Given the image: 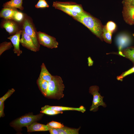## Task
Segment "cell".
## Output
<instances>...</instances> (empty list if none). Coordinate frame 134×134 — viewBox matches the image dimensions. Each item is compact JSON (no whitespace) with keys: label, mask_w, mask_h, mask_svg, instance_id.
<instances>
[{"label":"cell","mask_w":134,"mask_h":134,"mask_svg":"<svg viewBox=\"0 0 134 134\" xmlns=\"http://www.w3.org/2000/svg\"><path fill=\"white\" fill-rule=\"evenodd\" d=\"M73 18L87 27L101 41L103 40L102 34L103 26L98 19L85 11Z\"/></svg>","instance_id":"cell-1"},{"label":"cell","mask_w":134,"mask_h":134,"mask_svg":"<svg viewBox=\"0 0 134 134\" xmlns=\"http://www.w3.org/2000/svg\"><path fill=\"white\" fill-rule=\"evenodd\" d=\"M61 78L53 76L52 80L48 82V87L45 97L49 99L59 100L63 98L65 86Z\"/></svg>","instance_id":"cell-2"},{"label":"cell","mask_w":134,"mask_h":134,"mask_svg":"<svg viewBox=\"0 0 134 134\" xmlns=\"http://www.w3.org/2000/svg\"><path fill=\"white\" fill-rule=\"evenodd\" d=\"M52 6L61 10L73 18L75 17L85 11L81 4L72 1L53 2Z\"/></svg>","instance_id":"cell-3"},{"label":"cell","mask_w":134,"mask_h":134,"mask_svg":"<svg viewBox=\"0 0 134 134\" xmlns=\"http://www.w3.org/2000/svg\"><path fill=\"white\" fill-rule=\"evenodd\" d=\"M19 23L22 30H23L31 37L39 51L40 44L38 39L37 32L32 18L27 14L24 13V19Z\"/></svg>","instance_id":"cell-4"},{"label":"cell","mask_w":134,"mask_h":134,"mask_svg":"<svg viewBox=\"0 0 134 134\" xmlns=\"http://www.w3.org/2000/svg\"><path fill=\"white\" fill-rule=\"evenodd\" d=\"M43 114L42 113L36 115H25L12 121L10 123V125L17 130H21L22 127H27L33 123L40 120Z\"/></svg>","instance_id":"cell-5"},{"label":"cell","mask_w":134,"mask_h":134,"mask_svg":"<svg viewBox=\"0 0 134 134\" xmlns=\"http://www.w3.org/2000/svg\"><path fill=\"white\" fill-rule=\"evenodd\" d=\"M99 91V87L96 85L92 86L89 88V92L93 96L92 104L90 109L91 111H97L100 106H102L104 107L106 106V104L103 101L104 97L100 95L98 92Z\"/></svg>","instance_id":"cell-6"},{"label":"cell","mask_w":134,"mask_h":134,"mask_svg":"<svg viewBox=\"0 0 134 134\" xmlns=\"http://www.w3.org/2000/svg\"><path fill=\"white\" fill-rule=\"evenodd\" d=\"M37 37L40 45L50 49L56 48L58 47V43L53 36L45 33L39 31L37 32Z\"/></svg>","instance_id":"cell-7"},{"label":"cell","mask_w":134,"mask_h":134,"mask_svg":"<svg viewBox=\"0 0 134 134\" xmlns=\"http://www.w3.org/2000/svg\"><path fill=\"white\" fill-rule=\"evenodd\" d=\"M0 27L4 28L9 35H13L22 30L19 23L13 19H3L0 24Z\"/></svg>","instance_id":"cell-8"},{"label":"cell","mask_w":134,"mask_h":134,"mask_svg":"<svg viewBox=\"0 0 134 134\" xmlns=\"http://www.w3.org/2000/svg\"><path fill=\"white\" fill-rule=\"evenodd\" d=\"M122 12L125 22L130 25H134V6L130 4L123 5Z\"/></svg>","instance_id":"cell-9"},{"label":"cell","mask_w":134,"mask_h":134,"mask_svg":"<svg viewBox=\"0 0 134 134\" xmlns=\"http://www.w3.org/2000/svg\"><path fill=\"white\" fill-rule=\"evenodd\" d=\"M21 37L20 39V43L24 47L31 51L36 52L38 51L34 44L32 38L23 30L21 33Z\"/></svg>","instance_id":"cell-10"},{"label":"cell","mask_w":134,"mask_h":134,"mask_svg":"<svg viewBox=\"0 0 134 134\" xmlns=\"http://www.w3.org/2000/svg\"><path fill=\"white\" fill-rule=\"evenodd\" d=\"M22 31L21 30L15 34L11 35L7 38L8 39L10 40L13 45L14 53L16 54L18 56H20L22 53V51L20 50L19 47L20 38Z\"/></svg>","instance_id":"cell-11"},{"label":"cell","mask_w":134,"mask_h":134,"mask_svg":"<svg viewBox=\"0 0 134 134\" xmlns=\"http://www.w3.org/2000/svg\"><path fill=\"white\" fill-rule=\"evenodd\" d=\"M45 109H52L58 111H63L64 110H76L84 113L86 111V109L83 106H81L79 108L64 107L58 106H51L49 105H46L41 108V111Z\"/></svg>","instance_id":"cell-12"},{"label":"cell","mask_w":134,"mask_h":134,"mask_svg":"<svg viewBox=\"0 0 134 134\" xmlns=\"http://www.w3.org/2000/svg\"><path fill=\"white\" fill-rule=\"evenodd\" d=\"M27 131L32 132L36 131H48L49 127L47 125L42 124L35 122L27 127Z\"/></svg>","instance_id":"cell-13"},{"label":"cell","mask_w":134,"mask_h":134,"mask_svg":"<svg viewBox=\"0 0 134 134\" xmlns=\"http://www.w3.org/2000/svg\"><path fill=\"white\" fill-rule=\"evenodd\" d=\"M17 8L8 7H3L0 12V17L6 19H13Z\"/></svg>","instance_id":"cell-14"},{"label":"cell","mask_w":134,"mask_h":134,"mask_svg":"<svg viewBox=\"0 0 134 134\" xmlns=\"http://www.w3.org/2000/svg\"><path fill=\"white\" fill-rule=\"evenodd\" d=\"M119 54L130 60L134 64V46L121 49L119 52Z\"/></svg>","instance_id":"cell-15"},{"label":"cell","mask_w":134,"mask_h":134,"mask_svg":"<svg viewBox=\"0 0 134 134\" xmlns=\"http://www.w3.org/2000/svg\"><path fill=\"white\" fill-rule=\"evenodd\" d=\"M23 0H11L3 4V7L18 8L21 11L24 9L22 6Z\"/></svg>","instance_id":"cell-16"},{"label":"cell","mask_w":134,"mask_h":134,"mask_svg":"<svg viewBox=\"0 0 134 134\" xmlns=\"http://www.w3.org/2000/svg\"><path fill=\"white\" fill-rule=\"evenodd\" d=\"M53 76L48 71L44 63H42L39 77L42 80L49 82L52 79Z\"/></svg>","instance_id":"cell-17"},{"label":"cell","mask_w":134,"mask_h":134,"mask_svg":"<svg viewBox=\"0 0 134 134\" xmlns=\"http://www.w3.org/2000/svg\"><path fill=\"white\" fill-rule=\"evenodd\" d=\"M117 40L120 50L122 49L123 47L128 44L130 41L129 36L124 34L119 35L117 37Z\"/></svg>","instance_id":"cell-18"},{"label":"cell","mask_w":134,"mask_h":134,"mask_svg":"<svg viewBox=\"0 0 134 134\" xmlns=\"http://www.w3.org/2000/svg\"><path fill=\"white\" fill-rule=\"evenodd\" d=\"M38 88L43 95L46 97L48 87V82L42 80L38 77L36 81Z\"/></svg>","instance_id":"cell-19"},{"label":"cell","mask_w":134,"mask_h":134,"mask_svg":"<svg viewBox=\"0 0 134 134\" xmlns=\"http://www.w3.org/2000/svg\"><path fill=\"white\" fill-rule=\"evenodd\" d=\"M80 128H73L64 126L61 128L57 129V130L59 134H78Z\"/></svg>","instance_id":"cell-20"},{"label":"cell","mask_w":134,"mask_h":134,"mask_svg":"<svg viewBox=\"0 0 134 134\" xmlns=\"http://www.w3.org/2000/svg\"><path fill=\"white\" fill-rule=\"evenodd\" d=\"M112 34L106 29L105 26H103L102 35L103 40L105 41L109 44L111 43Z\"/></svg>","instance_id":"cell-21"},{"label":"cell","mask_w":134,"mask_h":134,"mask_svg":"<svg viewBox=\"0 0 134 134\" xmlns=\"http://www.w3.org/2000/svg\"><path fill=\"white\" fill-rule=\"evenodd\" d=\"M11 42L4 41L0 44V55L5 51L11 49L13 47Z\"/></svg>","instance_id":"cell-22"},{"label":"cell","mask_w":134,"mask_h":134,"mask_svg":"<svg viewBox=\"0 0 134 134\" xmlns=\"http://www.w3.org/2000/svg\"><path fill=\"white\" fill-rule=\"evenodd\" d=\"M24 13L19 11L18 10L15 12L13 20L17 22L20 23L23 20L24 17Z\"/></svg>","instance_id":"cell-23"},{"label":"cell","mask_w":134,"mask_h":134,"mask_svg":"<svg viewBox=\"0 0 134 134\" xmlns=\"http://www.w3.org/2000/svg\"><path fill=\"white\" fill-rule=\"evenodd\" d=\"M105 26L106 29L112 34L115 31L116 27L115 23L111 21L107 22Z\"/></svg>","instance_id":"cell-24"},{"label":"cell","mask_w":134,"mask_h":134,"mask_svg":"<svg viewBox=\"0 0 134 134\" xmlns=\"http://www.w3.org/2000/svg\"><path fill=\"white\" fill-rule=\"evenodd\" d=\"M40 112L49 115H53L59 114H62L63 113L62 111H58L50 109H45L41 111Z\"/></svg>","instance_id":"cell-25"},{"label":"cell","mask_w":134,"mask_h":134,"mask_svg":"<svg viewBox=\"0 0 134 134\" xmlns=\"http://www.w3.org/2000/svg\"><path fill=\"white\" fill-rule=\"evenodd\" d=\"M134 72V67H133L128 70L123 72L120 75L117 77V79L118 80L122 81L123 78L126 76Z\"/></svg>","instance_id":"cell-26"},{"label":"cell","mask_w":134,"mask_h":134,"mask_svg":"<svg viewBox=\"0 0 134 134\" xmlns=\"http://www.w3.org/2000/svg\"><path fill=\"white\" fill-rule=\"evenodd\" d=\"M47 125L49 127L56 129L60 128L64 126V125L63 124L53 121L48 123Z\"/></svg>","instance_id":"cell-27"},{"label":"cell","mask_w":134,"mask_h":134,"mask_svg":"<svg viewBox=\"0 0 134 134\" xmlns=\"http://www.w3.org/2000/svg\"><path fill=\"white\" fill-rule=\"evenodd\" d=\"M36 8L48 7L49 5L45 0H39L37 3L35 5Z\"/></svg>","instance_id":"cell-28"},{"label":"cell","mask_w":134,"mask_h":134,"mask_svg":"<svg viewBox=\"0 0 134 134\" xmlns=\"http://www.w3.org/2000/svg\"><path fill=\"white\" fill-rule=\"evenodd\" d=\"M15 90L13 88H12L9 90L2 97L0 98V100L4 101L15 92Z\"/></svg>","instance_id":"cell-29"},{"label":"cell","mask_w":134,"mask_h":134,"mask_svg":"<svg viewBox=\"0 0 134 134\" xmlns=\"http://www.w3.org/2000/svg\"><path fill=\"white\" fill-rule=\"evenodd\" d=\"M4 102L0 100V117L4 116Z\"/></svg>","instance_id":"cell-30"},{"label":"cell","mask_w":134,"mask_h":134,"mask_svg":"<svg viewBox=\"0 0 134 134\" xmlns=\"http://www.w3.org/2000/svg\"><path fill=\"white\" fill-rule=\"evenodd\" d=\"M49 127L48 131L51 134H59L57 129L52 127Z\"/></svg>","instance_id":"cell-31"},{"label":"cell","mask_w":134,"mask_h":134,"mask_svg":"<svg viewBox=\"0 0 134 134\" xmlns=\"http://www.w3.org/2000/svg\"><path fill=\"white\" fill-rule=\"evenodd\" d=\"M132 0H123L122 3L123 5L129 4Z\"/></svg>","instance_id":"cell-32"},{"label":"cell","mask_w":134,"mask_h":134,"mask_svg":"<svg viewBox=\"0 0 134 134\" xmlns=\"http://www.w3.org/2000/svg\"><path fill=\"white\" fill-rule=\"evenodd\" d=\"M88 63L89 66L92 65L93 64V61L92 60L91 58L90 57H88Z\"/></svg>","instance_id":"cell-33"},{"label":"cell","mask_w":134,"mask_h":134,"mask_svg":"<svg viewBox=\"0 0 134 134\" xmlns=\"http://www.w3.org/2000/svg\"><path fill=\"white\" fill-rule=\"evenodd\" d=\"M129 4L132 6H134V0H132Z\"/></svg>","instance_id":"cell-34"}]
</instances>
